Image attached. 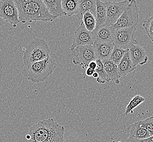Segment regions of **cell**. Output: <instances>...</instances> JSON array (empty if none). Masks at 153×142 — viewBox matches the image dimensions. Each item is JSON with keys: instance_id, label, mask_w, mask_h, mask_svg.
Masks as SVG:
<instances>
[{"instance_id": "obj_1", "label": "cell", "mask_w": 153, "mask_h": 142, "mask_svg": "<svg viewBox=\"0 0 153 142\" xmlns=\"http://www.w3.org/2000/svg\"><path fill=\"white\" fill-rule=\"evenodd\" d=\"M64 133L65 127L50 118L33 125L26 138L28 142H64Z\"/></svg>"}, {"instance_id": "obj_17", "label": "cell", "mask_w": 153, "mask_h": 142, "mask_svg": "<svg viewBox=\"0 0 153 142\" xmlns=\"http://www.w3.org/2000/svg\"><path fill=\"white\" fill-rule=\"evenodd\" d=\"M117 66L120 77L125 76L136 70V67L133 65L130 58L129 50L126 51L123 58Z\"/></svg>"}, {"instance_id": "obj_2", "label": "cell", "mask_w": 153, "mask_h": 142, "mask_svg": "<svg viewBox=\"0 0 153 142\" xmlns=\"http://www.w3.org/2000/svg\"><path fill=\"white\" fill-rule=\"evenodd\" d=\"M20 22H53L57 18L50 14L43 0H16Z\"/></svg>"}, {"instance_id": "obj_25", "label": "cell", "mask_w": 153, "mask_h": 142, "mask_svg": "<svg viewBox=\"0 0 153 142\" xmlns=\"http://www.w3.org/2000/svg\"><path fill=\"white\" fill-rule=\"evenodd\" d=\"M142 26L145 33L153 42V14L144 21Z\"/></svg>"}, {"instance_id": "obj_8", "label": "cell", "mask_w": 153, "mask_h": 142, "mask_svg": "<svg viewBox=\"0 0 153 142\" xmlns=\"http://www.w3.org/2000/svg\"><path fill=\"white\" fill-rule=\"evenodd\" d=\"M131 1L126 0L121 2L105 1L106 6V18L105 25L108 26H112L116 24L118 19L122 14L126 8L130 3Z\"/></svg>"}, {"instance_id": "obj_23", "label": "cell", "mask_w": 153, "mask_h": 142, "mask_svg": "<svg viewBox=\"0 0 153 142\" xmlns=\"http://www.w3.org/2000/svg\"><path fill=\"white\" fill-rule=\"evenodd\" d=\"M144 101L145 99L142 96L140 95L134 96L126 107L124 115L129 114V113H133V110L138 105H140Z\"/></svg>"}, {"instance_id": "obj_7", "label": "cell", "mask_w": 153, "mask_h": 142, "mask_svg": "<svg viewBox=\"0 0 153 142\" xmlns=\"http://www.w3.org/2000/svg\"><path fill=\"white\" fill-rule=\"evenodd\" d=\"M72 56L74 64L83 69L87 68L90 62L97 59L93 45L77 47L72 51Z\"/></svg>"}, {"instance_id": "obj_9", "label": "cell", "mask_w": 153, "mask_h": 142, "mask_svg": "<svg viewBox=\"0 0 153 142\" xmlns=\"http://www.w3.org/2000/svg\"><path fill=\"white\" fill-rule=\"evenodd\" d=\"M0 18L16 28L20 22L18 9L14 1L6 0L0 2Z\"/></svg>"}, {"instance_id": "obj_4", "label": "cell", "mask_w": 153, "mask_h": 142, "mask_svg": "<svg viewBox=\"0 0 153 142\" xmlns=\"http://www.w3.org/2000/svg\"><path fill=\"white\" fill-rule=\"evenodd\" d=\"M50 49L45 40L34 38L31 40L25 50L23 61L26 67L35 62L44 60L50 56Z\"/></svg>"}, {"instance_id": "obj_11", "label": "cell", "mask_w": 153, "mask_h": 142, "mask_svg": "<svg viewBox=\"0 0 153 142\" xmlns=\"http://www.w3.org/2000/svg\"><path fill=\"white\" fill-rule=\"evenodd\" d=\"M114 31V30L112 26H108L106 25L100 28H95L92 32L94 43H112Z\"/></svg>"}, {"instance_id": "obj_28", "label": "cell", "mask_w": 153, "mask_h": 142, "mask_svg": "<svg viewBox=\"0 0 153 142\" xmlns=\"http://www.w3.org/2000/svg\"><path fill=\"white\" fill-rule=\"evenodd\" d=\"M97 65L96 61H91L89 64L88 67H89V68H92V69H93L94 70H95V68L97 67Z\"/></svg>"}, {"instance_id": "obj_27", "label": "cell", "mask_w": 153, "mask_h": 142, "mask_svg": "<svg viewBox=\"0 0 153 142\" xmlns=\"http://www.w3.org/2000/svg\"><path fill=\"white\" fill-rule=\"evenodd\" d=\"M95 70H94L92 68H89V67H87L86 68V74L87 76L88 77H92L93 74L94 73Z\"/></svg>"}, {"instance_id": "obj_29", "label": "cell", "mask_w": 153, "mask_h": 142, "mask_svg": "<svg viewBox=\"0 0 153 142\" xmlns=\"http://www.w3.org/2000/svg\"><path fill=\"white\" fill-rule=\"evenodd\" d=\"M92 77H93L94 78H95V79H98V74L96 72H94V73H93V75H92Z\"/></svg>"}, {"instance_id": "obj_18", "label": "cell", "mask_w": 153, "mask_h": 142, "mask_svg": "<svg viewBox=\"0 0 153 142\" xmlns=\"http://www.w3.org/2000/svg\"><path fill=\"white\" fill-rule=\"evenodd\" d=\"M50 15L58 18L66 16L62 7L61 0H43Z\"/></svg>"}, {"instance_id": "obj_20", "label": "cell", "mask_w": 153, "mask_h": 142, "mask_svg": "<svg viewBox=\"0 0 153 142\" xmlns=\"http://www.w3.org/2000/svg\"><path fill=\"white\" fill-rule=\"evenodd\" d=\"M79 0H62V7L65 15L71 16L76 15L79 8Z\"/></svg>"}, {"instance_id": "obj_5", "label": "cell", "mask_w": 153, "mask_h": 142, "mask_svg": "<svg viewBox=\"0 0 153 142\" xmlns=\"http://www.w3.org/2000/svg\"><path fill=\"white\" fill-rule=\"evenodd\" d=\"M139 22V14L136 2L131 0L117 20L112 26L114 30L128 28H136Z\"/></svg>"}, {"instance_id": "obj_16", "label": "cell", "mask_w": 153, "mask_h": 142, "mask_svg": "<svg viewBox=\"0 0 153 142\" xmlns=\"http://www.w3.org/2000/svg\"><path fill=\"white\" fill-rule=\"evenodd\" d=\"M128 131L129 132V137L136 139L143 140L150 137V133L141 126L140 121L131 124L128 127Z\"/></svg>"}, {"instance_id": "obj_3", "label": "cell", "mask_w": 153, "mask_h": 142, "mask_svg": "<svg viewBox=\"0 0 153 142\" xmlns=\"http://www.w3.org/2000/svg\"><path fill=\"white\" fill-rule=\"evenodd\" d=\"M56 67L55 60L49 56L44 60L35 62L24 68L22 71V74L26 77L28 80L39 83L46 80L52 74Z\"/></svg>"}, {"instance_id": "obj_12", "label": "cell", "mask_w": 153, "mask_h": 142, "mask_svg": "<svg viewBox=\"0 0 153 142\" xmlns=\"http://www.w3.org/2000/svg\"><path fill=\"white\" fill-rule=\"evenodd\" d=\"M129 55L132 62L135 67L137 65L143 66L148 60L146 52L142 46L139 45H132L129 48Z\"/></svg>"}, {"instance_id": "obj_19", "label": "cell", "mask_w": 153, "mask_h": 142, "mask_svg": "<svg viewBox=\"0 0 153 142\" xmlns=\"http://www.w3.org/2000/svg\"><path fill=\"white\" fill-rule=\"evenodd\" d=\"M96 28L105 25L106 18V6L105 2L96 0Z\"/></svg>"}, {"instance_id": "obj_13", "label": "cell", "mask_w": 153, "mask_h": 142, "mask_svg": "<svg viewBox=\"0 0 153 142\" xmlns=\"http://www.w3.org/2000/svg\"><path fill=\"white\" fill-rule=\"evenodd\" d=\"M93 46L97 59L104 61L109 59L114 46L111 43H94Z\"/></svg>"}, {"instance_id": "obj_6", "label": "cell", "mask_w": 153, "mask_h": 142, "mask_svg": "<svg viewBox=\"0 0 153 142\" xmlns=\"http://www.w3.org/2000/svg\"><path fill=\"white\" fill-rule=\"evenodd\" d=\"M136 28H128L114 31L112 44L124 50H129L132 45H137L138 41L135 40Z\"/></svg>"}, {"instance_id": "obj_15", "label": "cell", "mask_w": 153, "mask_h": 142, "mask_svg": "<svg viewBox=\"0 0 153 142\" xmlns=\"http://www.w3.org/2000/svg\"><path fill=\"white\" fill-rule=\"evenodd\" d=\"M105 71L106 73L109 81H114L117 84H120V76L118 66L110 60L102 61Z\"/></svg>"}, {"instance_id": "obj_14", "label": "cell", "mask_w": 153, "mask_h": 142, "mask_svg": "<svg viewBox=\"0 0 153 142\" xmlns=\"http://www.w3.org/2000/svg\"><path fill=\"white\" fill-rule=\"evenodd\" d=\"M96 1L95 0H79V8L76 14L78 19L82 21L83 16L87 12L96 16Z\"/></svg>"}, {"instance_id": "obj_26", "label": "cell", "mask_w": 153, "mask_h": 142, "mask_svg": "<svg viewBox=\"0 0 153 142\" xmlns=\"http://www.w3.org/2000/svg\"><path fill=\"white\" fill-rule=\"evenodd\" d=\"M141 126L150 133V137L153 136V117H148L143 120L140 121Z\"/></svg>"}, {"instance_id": "obj_22", "label": "cell", "mask_w": 153, "mask_h": 142, "mask_svg": "<svg viewBox=\"0 0 153 142\" xmlns=\"http://www.w3.org/2000/svg\"><path fill=\"white\" fill-rule=\"evenodd\" d=\"M83 22L85 28L88 31L92 32L96 28L95 17L90 13L87 12L83 16Z\"/></svg>"}, {"instance_id": "obj_24", "label": "cell", "mask_w": 153, "mask_h": 142, "mask_svg": "<svg viewBox=\"0 0 153 142\" xmlns=\"http://www.w3.org/2000/svg\"><path fill=\"white\" fill-rule=\"evenodd\" d=\"M126 51V50H124L117 46H114L108 60L112 61L116 65H118L123 58Z\"/></svg>"}, {"instance_id": "obj_10", "label": "cell", "mask_w": 153, "mask_h": 142, "mask_svg": "<svg viewBox=\"0 0 153 142\" xmlns=\"http://www.w3.org/2000/svg\"><path fill=\"white\" fill-rule=\"evenodd\" d=\"M94 44L92 32L86 29L82 22H81L79 27L74 32L73 44L69 48L71 51H73L79 46H92Z\"/></svg>"}, {"instance_id": "obj_21", "label": "cell", "mask_w": 153, "mask_h": 142, "mask_svg": "<svg viewBox=\"0 0 153 142\" xmlns=\"http://www.w3.org/2000/svg\"><path fill=\"white\" fill-rule=\"evenodd\" d=\"M97 67L95 68V72L98 74V79H97V82L98 83L105 84L109 82L107 77V74L104 68V66L102 61L99 59H96Z\"/></svg>"}]
</instances>
